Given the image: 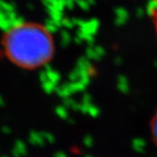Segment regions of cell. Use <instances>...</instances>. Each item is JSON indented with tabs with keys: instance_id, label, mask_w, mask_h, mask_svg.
Returning <instances> with one entry per match:
<instances>
[{
	"instance_id": "7a4b0ae2",
	"label": "cell",
	"mask_w": 157,
	"mask_h": 157,
	"mask_svg": "<svg viewBox=\"0 0 157 157\" xmlns=\"http://www.w3.org/2000/svg\"><path fill=\"white\" fill-rule=\"evenodd\" d=\"M152 132H153V134H154V141H155L156 144H157V114L155 115L154 119H153V123H152Z\"/></svg>"
},
{
	"instance_id": "6da1fadb",
	"label": "cell",
	"mask_w": 157,
	"mask_h": 157,
	"mask_svg": "<svg viewBox=\"0 0 157 157\" xmlns=\"http://www.w3.org/2000/svg\"><path fill=\"white\" fill-rule=\"evenodd\" d=\"M3 50L10 63L24 69H36L47 64L54 55V40L41 24L19 22L3 34Z\"/></svg>"
}]
</instances>
